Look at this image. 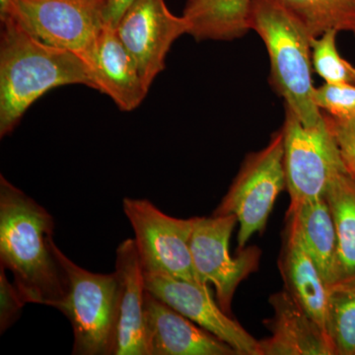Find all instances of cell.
Masks as SVG:
<instances>
[{
  "instance_id": "1",
  "label": "cell",
  "mask_w": 355,
  "mask_h": 355,
  "mask_svg": "<svg viewBox=\"0 0 355 355\" xmlns=\"http://www.w3.org/2000/svg\"><path fill=\"white\" fill-rule=\"evenodd\" d=\"M55 221L44 207L0 176V266L26 302L57 308L67 277L55 254Z\"/></svg>"
},
{
  "instance_id": "2",
  "label": "cell",
  "mask_w": 355,
  "mask_h": 355,
  "mask_svg": "<svg viewBox=\"0 0 355 355\" xmlns=\"http://www.w3.org/2000/svg\"><path fill=\"white\" fill-rule=\"evenodd\" d=\"M0 35V137L10 135L26 111L53 89H95L92 70L80 55L42 43L10 18Z\"/></svg>"
},
{
  "instance_id": "3",
  "label": "cell",
  "mask_w": 355,
  "mask_h": 355,
  "mask_svg": "<svg viewBox=\"0 0 355 355\" xmlns=\"http://www.w3.org/2000/svg\"><path fill=\"white\" fill-rule=\"evenodd\" d=\"M251 30L258 33L270 55L275 91L303 125L316 127L324 114L313 99L312 37L282 0H251Z\"/></svg>"
},
{
  "instance_id": "4",
  "label": "cell",
  "mask_w": 355,
  "mask_h": 355,
  "mask_svg": "<svg viewBox=\"0 0 355 355\" xmlns=\"http://www.w3.org/2000/svg\"><path fill=\"white\" fill-rule=\"evenodd\" d=\"M55 254L67 277V292L55 309L71 324L74 355H114L119 319L116 272H89L73 263L58 246Z\"/></svg>"
},
{
  "instance_id": "5",
  "label": "cell",
  "mask_w": 355,
  "mask_h": 355,
  "mask_svg": "<svg viewBox=\"0 0 355 355\" xmlns=\"http://www.w3.org/2000/svg\"><path fill=\"white\" fill-rule=\"evenodd\" d=\"M286 188L284 135L280 130L263 150L247 156L214 216H236L239 223L238 247L241 250L254 233L265 230L275 200Z\"/></svg>"
},
{
  "instance_id": "6",
  "label": "cell",
  "mask_w": 355,
  "mask_h": 355,
  "mask_svg": "<svg viewBox=\"0 0 355 355\" xmlns=\"http://www.w3.org/2000/svg\"><path fill=\"white\" fill-rule=\"evenodd\" d=\"M106 4L98 0H12L6 17L42 43L90 60L104 27Z\"/></svg>"
},
{
  "instance_id": "7",
  "label": "cell",
  "mask_w": 355,
  "mask_h": 355,
  "mask_svg": "<svg viewBox=\"0 0 355 355\" xmlns=\"http://www.w3.org/2000/svg\"><path fill=\"white\" fill-rule=\"evenodd\" d=\"M282 132L291 205L324 197L334 180L347 172L326 121L307 127L286 107Z\"/></svg>"
},
{
  "instance_id": "8",
  "label": "cell",
  "mask_w": 355,
  "mask_h": 355,
  "mask_svg": "<svg viewBox=\"0 0 355 355\" xmlns=\"http://www.w3.org/2000/svg\"><path fill=\"white\" fill-rule=\"evenodd\" d=\"M123 210L135 232L144 272L200 284L193 270L190 247L198 217L175 218L148 200L139 198H123Z\"/></svg>"
},
{
  "instance_id": "9",
  "label": "cell",
  "mask_w": 355,
  "mask_h": 355,
  "mask_svg": "<svg viewBox=\"0 0 355 355\" xmlns=\"http://www.w3.org/2000/svg\"><path fill=\"white\" fill-rule=\"evenodd\" d=\"M237 218L233 214L198 217L191 237V254L198 282L216 287L217 303L230 315L236 289L259 268L261 251L251 247L232 258L230 238Z\"/></svg>"
},
{
  "instance_id": "10",
  "label": "cell",
  "mask_w": 355,
  "mask_h": 355,
  "mask_svg": "<svg viewBox=\"0 0 355 355\" xmlns=\"http://www.w3.org/2000/svg\"><path fill=\"white\" fill-rule=\"evenodd\" d=\"M121 43L135 58L147 85L165 69L177 39L189 34V23L174 15L165 0H135L114 27Z\"/></svg>"
},
{
  "instance_id": "11",
  "label": "cell",
  "mask_w": 355,
  "mask_h": 355,
  "mask_svg": "<svg viewBox=\"0 0 355 355\" xmlns=\"http://www.w3.org/2000/svg\"><path fill=\"white\" fill-rule=\"evenodd\" d=\"M144 277L147 291L227 343L238 355H263L260 340L221 309L209 286L155 273L144 272Z\"/></svg>"
},
{
  "instance_id": "12",
  "label": "cell",
  "mask_w": 355,
  "mask_h": 355,
  "mask_svg": "<svg viewBox=\"0 0 355 355\" xmlns=\"http://www.w3.org/2000/svg\"><path fill=\"white\" fill-rule=\"evenodd\" d=\"M144 317L148 355H238L227 343L147 291Z\"/></svg>"
},
{
  "instance_id": "13",
  "label": "cell",
  "mask_w": 355,
  "mask_h": 355,
  "mask_svg": "<svg viewBox=\"0 0 355 355\" xmlns=\"http://www.w3.org/2000/svg\"><path fill=\"white\" fill-rule=\"evenodd\" d=\"M88 64L95 90L109 96L121 111L132 112L146 99L150 86L112 26L103 27Z\"/></svg>"
},
{
  "instance_id": "14",
  "label": "cell",
  "mask_w": 355,
  "mask_h": 355,
  "mask_svg": "<svg viewBox=\"0 0 355 355\" xmlns=\"http://www.w3.org/2000/svg\"><path fill=\"white\" fill-rule=\"evenodd\" d=\"M119 282V319L114 355H148L146 338V277L135 239L116 251Z\"/></svg>"
},
{
  "instance_id": "15",
  "label": "cell",
  "mask_w": 355,
  "mask_h": 355,
  "mask_svg": "<svg viewBox=\"0 0 355 355\" xmlns=\"http://www.w3.org/2000/svg\"><path fill=\"white\" fill-rule=\"evenodd\" d=\"M275 315L265 321L270 338L260 340L263 355H336L326 330L284 291L270 298Z\"/></svg>"
},
{
  "instance_id": "16",
  "label": "cell",
  "mask_w": 355,
  "mask_h": 355,
  "mask_svg": "<svg viewBox=\"0 0 355 355\" xmlns=\"http://www.w3.org/2000/svg\"><path fill=\"white\" fill-rule=\"evenodd\" d=\"M284 233L279 266L284 289L327 331L328 286L297 231L288 221Z\"/></svg>"
},
{
  "instance_id": "17",
  "label": "cell",
  "mask_w": 355,
  "mask_h": 355,
  "mask_svg": "<svg viewBox=\"0 0 355 355\" xmlns=\"http://www.w3.org/2000/svg\"><path fill=\"white\" fill-rule=\"evenodd\" d=\"M286 220L297 231L329 288L335 282L338 239L326 198L289 205Z\"/></svg>"
},
{
  "instance_id": "18",
  "label": "cell",
  "mask_w": 355,
  "mask_h": 355,
  "mask_svg": "<svg viewBox=\"0 0 355 355\" xmlns=\"http://www.w3.org/2000/svg\"><path fill=\"white\" fill-rule=\"evenodd\" d=\"M251 0H188L183 17L197 41H233L251 30Z\"/></svg>"
},
{
  "instance_id": "19",
  "label": "cell",
  "mask_w": 355,
  "mask_h": 355,
  "mask_svg": "<svg viewBox=\"0 0 355 355\" xmlns=\"http://www.w3.org/2000/svg\"><path fill=\"white\" fill-rule=\"evenodd\" d=\"M324 198L333 214L338 239L336 277L333 286L355 282L354 180L349 173H343L334 180Z\"/></svg>"
},
{
  "instance_id": "20",
  "label": "cell",
  "mask_w": 355,
  "mask_h": 355,
  "mask_svg": "<svg viewBox=\"0 0 355 355\" xmlns=\"http://www.w3.org/2000/svg\"><path fill=\"white\" fill-rule=\"evenodd\" d=\"M312 38L324 32L355 33V0H282Z\"/></svg>"
},
{
  "instance_id": "21",
  "label": "cell",
  "mask_w": 355,
  "mask_h": 355,
  "mask_svg": "<svg viewBox=\"0 0 355 355\" xmlns=\"http://www.w3.org/2000/svg\"><path fill=\"white\" fill-rule=\"evenodd\" d=\"M327 331L336 355H355V282L329 287Z\"/></svg>"
},
{
  "instance_id": "22",
  "label": "cell",
  "mask_w": 355,
  "mask_h": 355,
  "mask_svg": "<svg viewBox=\"0 0 355 355\" xmlns=\"http://www.w3.org/2000/svg\"><path fill=\"white\" fill-rule=\"evenodd\" d=\"M338 31L330 30L311 41L313 69L326 83L355 85V67L336 48Z\"/></svg>"
},
{
  "instance_id": "23",
  "label": "cell",
  "mask_w": 355,
  "mask_h": 355,
  "mask_svg": "<svg viewBox=\"0 0 355 355\" xmlns=\"http://www.w3.org/2000/svg\"><path fill=\"white\" fill-rule=\"evenodd\" d=\"M313 99L324 113L338 118L355 116V85L324 83L314 88Z\"/></svg>"
},
{
  "instance_id": "24",
  "label": "cell",
  "mask_w": 355,
  "mask_h": 355,
  "mask_svg": "<svg viewBox=\"0 0 355 355\" xmlns=\"http://www.w3.org/2000/svg\"><path fill=\"white\" fill-rule=\"evenodd\" d=\"M323 114L338 146L343 165L355 181V116L338 118L324 112Z\"/></svg>"
},
{
  "instance_id": "25",
  "label": "cell",
  "mask_w": 355,
  "mask_h": 355,
  "mask_svg": "<svg viewBox=\"0 0 355 355\" xmlns=\"http://www.w3.org/2000/svg\"><path fill=\"white\" fill-rule=\"evenodd\" d=\"M27 304L15 284L7 279L6 268L0 266V333H4L20 318Z\"/></svg>"
},
{
  "instance_id": "26",
  "label": "cell",
  "mask_w": 355,
  "mask_h": 355,
  "mask_svg": "<svg viewBox=\"0 0 355 355\" xmlns=\"http://www.w3.org/2000/svg\"><path fill=\"white\" fill-rule=\"evenodd\" d=\"M135 0H108L104 8V20L107 25L116 27L121 15Z\"/></svg>"
},
{
  "instance_id": "27",
  "label": "cell",
  "mask_w": 355,
  "mask_h": 355,
  "mask_svg": "<svg viewBox=\"0 0 355 355\" xmlns=\"http://www.w3.org/2000/svg\"><path fill=\"white\" fill-rule=\"evenodd\" d=\"M12 0H0V19L6 17Z\"/></svg>"
},
{
  "instance_id": "28",
  "label": "cell",
  "mask_w": 355,
  "mask_h": 355,
  "mask_svg": "<svg viewBox=\"0 0 355 355\" xmlns=\"http://www.w3.org/2000/svg\"><path fill=\"white\" fill-rule=\"evenodd\" d=\"M98 1H101V2H103V3L106 4L107 2H108V0H98Z\"/></svg>"
},
{
  "instance_id": "29",
  "label": "cell",
  "mask_w": 355,
  "mask_h": 355,
  "mask_svg": "<svg viewBox=\"0 0 355 355\" xmlns=\"http://www.w3.org/2000/svg\"><path fill=\"white\" fill-rule=\"evenodd\" d=\"M354 35H355V33H354Z\"/></svg>"
}]
</instances>
